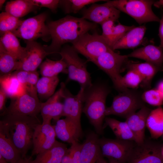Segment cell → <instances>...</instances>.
<instances>
[{"mask_svg": "<svg viewBox=\"0 0 163 163\" xmlns=\"http://www.w3.org/2000/svg\"><path fill=\"white\" fill-rule=\"evenodd\" d=\"M52 41L49 46L44 45L50 54L59 53L66 43H72L84 34L94 30L97 24L88 21L82 17L67 15L58 20L49 21L47 24Z\"/></svg>", "mask_w": 163, "mask_h": 163, "instance_id": "1", "label": "cell"}, {"mask_svg": "<svg viewBox=\"0 0 163 163\" xmlns=\"http://www.w3.org/2000/svg\"><path fill=\"white\" fill-rule=\"evenodd\" d=\"M0 121V129L3 130L21 154L22 158L33 146L35 128L41 123L37 117L6 114Z\"/></svg>", "mask_w": 163, "mask_h": 163, "instance_id": "2", "label": "cell"}, {"mask_svg": "<svg viewBox=\"0 0 163 163\" xmlns=\"http://www.w3.org/2000/svg\"><path fill=\"white\" fill-rule=\"evenodd\" d=\"M110 91L108 84L101 81L94 82L84 90L82 112L98 135L103 133L106 100Z\"/></svg>", "mask_w": 163, "mask_h": 163, "instance_id": "3", "label": "cell"}, {"mask_svg": "<svg viewBox=\"0 0 163 163\" xmlns=\"http://www.w3.org/2000/svg\"><path fill=\"white\" fill-rule=\"evenodd\" d=\"M129 61L127 55H120L110 49L92 62L109 76L116 89L120 92L128 89L124 85L120 73L126 69Z\"/></svg>", "mask_w": 163, "mask_h": 163, "instance_id": "4", "label": "cell"}, {"mask_svg": "<svg viewBox=\"0 0 163 163\" xmlns=\"http://www.w3.org/2000/svg\"><path fill=\"white\" fill-rule=\"evenodd\" d=\"M59 53L67 65V81H76L81 88L84 89L92 85L91 74L87 69V61L79 57L78 53L72 46L64 45Z\"/></svg>", "mask_w": 163, "mask_h": 163, "instance_id": "5", "label": "cell"}, {"mask_svg": "<svg viewBox=\"0 0 163 163\" xmlns=\"http://www.w3.org/2000/svg\"><path fill=\"white\" fill-rule=\"evenodd\" d=\"M152 0H114L106 3L129 15L139 24L150 22H159L160 19L153 12Z\"/></svg>", "mask_w": 163, "mask_h": 163, "instance_id": "6", "label": "cell"}, {"mask_svg": "<svg viewBox=\"0 0 163 163\" xmlns=\"http://www.w3.org/2000/svg\"><path fill=\"white\" fill-rule=\"evenodd\" d=\"M142 93L135 89L129 88L120 92L113 98L111 105L106 108L105 116L113 115L126 119L145 106Z\"/></svg>", "mask_w": 163, "mask_h": 163, "instance_id": "7", "label": "cell"}, {"mask_svg": "<svg viewBox=\"0 0 163 163\" xmlns=\"http://www.w3.org/2000/svg\"><path fill=\"white\" fill-rule=\"evenodd\" d=\"M47 15L45 13L23 20L18 27L12 32L25 40L35 41L41 38L45 42L51 39L49 28L45 24Z\"/></svg>", "mask_w": 163, "mask_h": 163, "instance_id": "8", "label": "cell"}, {"mask_svg": "<svg viewBox=\"0 0 163 163\" xmlns=\"http://www.w3.org/2000/svg\"><path fill=\"white\" fill-rule=\"evenodd\" d=\"M72 44L78 53L92 62L104 53L112 49L107 44L101 35L97 32L92 34L87 32Z\"/></svg>", "mask_w": 163, "mask_h": 163, "instance_id": "9", "label": "cell"}, {"mask_svg": "<svg viewBox=\"0 0 163 163\" xmlns=\"http://www.w3.org/2000/svg\"><path fill=\"white\" fill-rule=\"evenodd\" d=\"M99 142L104 157L118 163L127 162L136 143L134 141L104 137L99 138Z\"/></svg>", "mask_w": 163, "mask_h": 163, "instance_id": "10", "label": "cell"}, {"mask_svg": "<svg viewBox=\"0 0 163 163\" xmlns=\"http://www.w3.org/2000/svg\"><path fill=\"white\" fill-rule=\"evenodd\" d=\"M37 95V93L26 90L22 95L11 99L9 106L1 116L6 114H14L37 117L40 112L42 103Z\"/></svg>", "mask_w": 163, "mask_h": 163, "instance_id": "11", "label": "cell"}, {"mask_svg": "<svg viewBox=\"0 0 163 163\" xmlns=\"http://www.w3.org/2000/svg\"><path fill=\"white\" fill-rule=\"evenodd\" d=\"M162 146L150 139L136 144L126 163H163Z\"/></svg>", "mask_w": 163, "mask_h": 163, "instance_id": "12", "label": "cell"}, {"mask_svg": "<svg viewBox=\"0 0 163 163\" xmlns=\"http://www.w3.org/2000/svg\"><path fill=\"white\" fill-rule=\"evenodd\" d=\"M25 42L26 46L24 53L18 61L17 70L37 71L45 58L50 54L46 51L44 45L35 41L25 40Z\"/></svg>", "mask_w": 163, "mask_h": 163, "instance_id": "13", "label": "cell"}, {"mask_svg": "<svg viewBox=\"0 0 163 163\" xmlns=\"http://www.w3.org/2000/svg\"><path fill=\"white\" fill-rule=\"evenodd\" d=\"M63 100L62 116L69 118L81 124V118L83 107V94L84 89L81 88L76 95L73 94L63 82L60 84Z\"/></svg>", "mask_w": 163, "mask_h": 163, "instance_id": "14", "label": "cell"}, {"mask_svg": "<svg viewBox=\"0 0 163 163\" xmlns=\"http://www.w3.org/2000/svg\"><path fill=\"white\" fill-rule=\"evenodd\" d=\"M54 125L40 123L35 128L32 139L33 149L31 156L45 151L53 145L56 140Z\"/></svg>", "mask_w": 163, "mask_h": 163, "instance_id": "15", "label": "cell"}, {"mask_svg": "<svg viewBox=\"0 0 163 163\" xmlns=\"http://www.w3.org/2000/svg\"><path fill=\"white\" fill-rule=\"evenodd\" d=\"M82 11V18L100 25L109 20H118L120 12L106 2L103 4L94 3Z\"/></svg>", "mask_w": 163, "mask_h": 163, "instance_id": "16", "label": "cell"}, {"mask_svg": "<svg viewBox=\"0 0 163 163\" xmlns=\"http://www.w3.org/2000/svg\"><path fill=\"white\" fill-rule=\"evenodd\" d=\"M96 133L90 132L81 144V163H107L103 156L99 144V137Z\"/></svg>", "mask_w": 163, "mask_h": 163, "instance_id": "17", "label": "cell"}, {"mask_svg": "<svg viewBox=\"0 0 163 163\" xmlns=\"http://www.w3.org/2000/svg\"><path fill=\"white\" fill-rule=\"evenodd\" d=\"M54 128L56 136L71 144L78 142L82 135L81 124L67 117L56 121Z\"/></svg>", "mask_w": 163, "mask_h": 163, "instance_id": "18", "label": "cell"}, {"mask_svg": "<svg viewBox=\"0 0 163 163\" xmlns=\"http://www.w3.org/2000/svg\"><path fill=\"white\" fill-rule=\"evenodd\" d=\"M62 89H59L44 102L42 103L40 112L43 119L42 124H51L53 119L57 121L62 116L63 109Z\"/></svg>", "mask_w": 163, "mask_h": 163, "instance_id": "19", "label": "cell"}, {"mask_svg": "<svg viewBox=\"0 0 163 163\" xmlns=\"http://www.w3.org/2000/svg\"><path fill=\"white\" fill-rule=\"evenodd\" d=\"M145 106L137 112L128 117L126 122L133 133L135 138V142L140 144L145 139V132L147 119L151 111Z\"/></svg>", "mask_w": 163, "mask_h": 163, "instance_id": "20", "label": "cell"}, {"mask_svg": "<svg viewBox=\"0 0 163 163\" xmlns=\"http://www.w3.org/2000/svg\"><path fill=\"white\" fill-rule=\"evenodd\" d=\"M101 25L102 31L101 35L112 50L116 43L126 32L136 27L134 25H123L119 22L118 20H112L106 21Z\"/></svg>", "mask_w": 163, "mask_h": 163, "instance_id": "21", "label": "cell"}, {"mask_svg": "<svg viewBox=\"0 0 163 163\" xmlns=\"http://www.w3.org/2000/svg\"><path fill=\"white\" fill-rule=\"evenodd\" d=\"M128 57H133L144 60L163 70V48L153 44H149L137 49L127 55Z\"/></svg>", "mask_w": 163, "mask_h": 163, "instance_id": "22", "label": "cell"}, {"mask_svg": "<svg viewBox=\"0 0 163 163\" xmlns=\"http://www.w3.org/2000/svg\"><path fill=\"white\" fill-rule=\"evenodd\" d=\"M146 28L145 25L136 26L126 32L116 43L113 50L133 49L142 43Z\"/></svg>", "mask_w": 163, "mask_h": 163, "instance_id": "23", "label": "cell"}, {"mask_svg": "<svg viewBox=\"0 0 163 163\" xmlns=\"http://www.w3.org/2000/svg\"><path fill=\"white\" fill-rule=\"evenodd\" d=\"M126 69L133 70L140 75L142 81L140 86L145 89L150 88L153 77L158 72L161 71L158 68L151 63L146 62L136 63L129 60L126 64Z\"/></svg>", "mask_w": 163, "mask_h": 163, "instance_id": "24", "label": "cell"}, {"mask_svg": "<svg viewBox=\"0 0 163 163\" xmlns=\"http://www.w3.org/2000/svg\"><path fill=\"white\" fill-rule=\"evenodd\" d=\"M68 149L65 144L56 140L51 148L37 155L30 163H60Z\"/></svg>", "mask_w": 163, "mask_h": 163, "instance_id": "25", "label": "cell"}, {"mask_svg": "<svg viewBox=\"0 0 163 163\" xmlns=\"http://www.w3.org/2000/svg\"><path fill=\"white\" fill-rule=\"evenodd\" d=\"M0 85L8 97L11 99L20 96L26 91L12 73L0 76Z\"/></svg>", "mask_w": 163, "mask_h": 163, "instance_id": "26", "label": "cell"}, {"mask_svg": "<svg viewBox=\"0 0 163 163\" xmlns=\"http://www.w3.org/2000/svg\"><path fill=\"white\" fill-rule=\"evenodd\" d=\"M0 154L8 163H16L22 158L9 138L0 129Z\"/></svg>", "mask_w": 163, "mask_h": 163, "instance_id": "27", "label": "cell"}, {"mask_svg": "<svg viewBox=\"0 0 163 163\" xmlns=\"http://www.w3.org/2000/svg\"><path fill=\"white\" fill-rule=\"evenodd\" d=\"M104 129L108 126L112 129L117 139L135 142V137L126 121H120L115 119L105 117Z\"/></svg>", "mask_w": 163, "mask_h": 163, "instance_id": "28", "label": "cell"}, {"mask_svg": "<svg viewBox=\"0 0 163 163\" xmlns=\"http://www.w3.org/2000/svg\"><path fill=\"white\" fill-rule=\"evenodd\" d=\"M146 127L152 138L156 139L163 135V108L161 106L151 110Z\"/></svg>", "mask_w": 163, "mask_h": 163, "instance_id": "29", "label": "cell"}, {"mask_svg": "<svg viewBox=\"0 0 163 163\" xmlns=\"http://www.w3.org/2000/svg\"><path fill=\"white\" fill-rule=\"evenodd\" d=\"M37 7L31 0H11L6 3L5 11L18 18L23 17L33 11Z\"/></svg>", "mask_w": 163, "mask_h": 163, "instance_id": "30", "label": "cell"}, {"mask_svg": "<svg viewBox=\"0 0 163 163\" xmlns=\"http://www.w3.org/2000/svg\"><path fill=\"white\" fill-rule=\"evenodd\" d=\"M17 37L12 32H7L1 36L0 43L7 52L19 61L24 55L25 47L21 46Z\"/></svg>", "mask_w": 163, "mask_h": 163, "instance_id": "31", "label": "cell"}, {"mask_svg": "<svg viewBox=\"0 0 163 163\" xmlns=\"http://www.w3.org/2000/svg\"><path fill=\"white\" fill-rule=\"evenodd\" d=\"M40 72L42 76L53 77L61 73L68 74V70L66 64L62 59L54 61L46 58L40 66Z\"/></svg>", "mask_w": 163, "mask_h": 163, "instance_id": "32", "label": "cell"}, {"mask_svg": "<svg viewBox=\"0 0 163 163\" xmlns=\"http://www.w3.org/2000/svg\"><path fill=\"white\" fill-rule=\"evenodd\" d=\"M59 82L57 76L53 77L42 76L39 79L36 89L38 97L43 99H48L54 94Z\"/></svg>", "mask_w": 163, "mask_h": 163, "instance_id": "33", "label": "cell"}, {"mask_svg": "<svg viewBox=\"0 0 163 163\" xmlns=\"http://www.w3.org/2000/svg\"><path fill=\"white\" fill-rule=\"evenodd\" d=\"M18 60L0 43V76L11 74L17 69Z\"/></svg>", "mask_w": 163, "mask_h": 163, "instance_id": "34", "label": "cell"}, {"mask_svg": "<svg viewBox=\"0 0 163 163\" xmlns=\"http://www.w3.org/2000/svg\"><path fill=\"white\" fill-rule=\"evenodd\" d=\"M22 21L6 11L1 13L0 14V36L7 32H13L16 30Z\"/></svg>", "mask_w": 163, "mask_h": 163, "instance_id": "35", "label": "cell"}, {"mask_svg": "<svg viewBox=\"0 0 163 163\" xmlns=\"http://www.w3.org/2000/svg\"><path fill=\"white\" fill-rule=\"evenodd\" d=\"M107 1L101 0H60L59 6L65 13H76L81 11L86 5L99 2Z\"/></svg>", "mask_w": 163, "mask_h": 163, "instance_id": "36", "label": "cell"}, {"mask_svg": "<svg viewBox=\"0 0 163 163\" xmlns=\"http://www.w3.org/2000/svg\"><path fill=\"white\" fill-rule=\"evenodd\" d=\"M143 101L154 106H160L163 104V94L157 89L147 90L142 94Z\"/></svg>", "mask_w": 163, "mask_h": 163, "instance_id": "37", "label": "cell"}, {"mask_svg": "<svg viewBox=\"0 0 163 163\" xmlns=\"http://www.w3.org/2000/svg\"><path fill=\"white\" fill-rule=\"evenodd\" d=\"M142 79L140 75L136 71L129 69L123 77V82L124 86L127 88L135 89L141 84Z\"/></svg>", "mask_w": 163, "mask_h": 163, "instance_id": "38", "label": "cell"}, {"mask_svg": "<svg viewBox=\"0 0 163 163\" xmlns=\"http://www.w3.org/2000/svg\"><path fill=\"white\" fill-rule=\"evenodd\" d=\"M35 5L37 7H45L49 8L53 12L56 11L59 6V0H31Z\"/></svg>", "mask_w": 163, "mask_h": 163, "instance_id": "39", "label": "cell"}, {"mask_svg": "<svg viewBox=\"0 0 163 163\" xmlns=\"http://www.w3.org/2000/svg\"><path fill=\"white\" fill-rule=\"evenodd\" d=\"M39 74L37 71L29 72L27 80V90L30 92L37 93L36 86L39 79Z\"/></svg>", "mask_w": 163, "mask_h": 163, "instance_id": "40", "label": "cell"}, {"mask_svg": "<svg viewBox=\"0 0 163 163\" xmlns=\"http://www.w3.org/2000/svg\"><path fill=\"white\" fill-rule=\"evenodd\" d=\"M29 72L23 70H18L12 73L26 89L28 88L27 80Z\"/></svg>", "mask_w": 163, "mask_h": 163, "instance_id": "41", "label": "cell"}, {"mask_svg": "<svg viewBox=\"0 0 163 163\" xmlns=\"http://www.w3.org/2000/svg\"><path fill=\"white\" fill-rule=\"evenodd\" d=\"M81 144L78 142L71 144V148L72 157L69 163H81L80 158V150Z\"/></svg>", "mask_w": 163, "mask_h": 163, "instance_id": "42", "label": "cell"}, {"mask_svg": "<svg viewBox=\"0 0 163 163\" xmlns=\"http://www.w3.org/2000/svg\"><path fill=\"white\" fill-rule=\"evenodd\" d=\"M7 95L3 88L0 87V115H2L6 112L7 108L5 107Z\"/></svg>", "mask_w": 163, "mask_h": 163, "instance_id": "43", "label": "cell"}, {"mask_svg": "<svg viewBox=\"0 0 163 163\" xmlns=\"http://www.w3.org/2000/svg\"><path fill=\"white\" fill-rule=\"evenodd\" d=\"M72 157L71 148L68 149L66 152L62 157L60 163H69L71 161Z\"/></svg>", "mask_w": 163, "mask_h": 163, "instance_id": "44", "label": "cell"}, {"mask_svg": "<svg viewBox=\"0 0 163 163\" xmlns=\"http://www.w3.org/2000/svg\"><path fill=\"white\" fill-rule=\"evenodd\" d=\"M158 35L160 40L159 46L163 48V14L161 16L159 21Z\"/></svg>", "mask_w": 163, "mask_h": 163, "instance_id": "45", "label": "cell"}, {"mask_svg": "<svg viewBox=\"0 0 163 163\" xmlns=\"http://www.w3.org/2000/svg\"><path fill=\"white\" fill-rule=\"evenodd\" d=\"M31 156L28 158L26 157L24 158H22L20 159L16 163H30V161L31 160Z\"/></svg>", "mask_w": 163, "mask_h": 163, "instance_id": "46", "label": "cell"}, {"mask_svg": "<svg viewBox=\"0 0 163 163\" xmlns=\"http://www.w3.org/2000/svg\"><path fill=\"white\" fill-rule=\"evenodd\" d=\"M153 5L156 8H159L163 7V0H159L155 1Z\"/></svg>", "mask_w": 163, "mask_h": 163, "instance_id": "47", "label": "cell"}, {"mask_svg": "<svg viewBox=\"0 0 163 163\" xmlns=\"http://www.w3.org/2000/svg\"><path fill=\"white\" fill-rule=\"evenodd\" d=\"M157 89L163 94V80L159 82Z\"/></svg>", "mask_w": 163, "mask_h": 163, "instance_id": "48", "label": "cell"}, {"mask_svg": "<svg viewBox=\"0 0 163 163\" xmlns=\"http://www.w3.org/2000/svg\"><path fill=\"white\" fill-rule=\"evenodd\" d=\"M0 163H8L6 159L0 154Z\"/></svg>", "mask_w": 163, "mask_h": 163, "instance_id": "49", "label": "cell"}, {"mask_svg": "<svg viewBox=\"0 0 163 163\" xmlns=\"http://www.w3.org/2000/svg\"><path fill=\"white\" fill-rule=\"evenodd\" d=\"M6 0H0V10L2 9V7L3 5L4 4Z\"/></svg>", "mask_w": 163, "mask_h": 163, "instance_id": "50", "label": "cell"}, {"mask_svg": "<svg viewBox=\"0 0 163 163\" xmlns=\"http://www.w3.org/2000/svg\"><path fill=\"white\" fill-rule=\"evenodd\" d=\"M109 162L107 163H118L116 161L113 159H109Z\"/></svg>", "mask_w": 163, "mask_h": 163, "instance_id": "51", "label": "cell"}, {"mask_svg": "<svg viewBox=\"0 0 163 163\" xmlns=\"http://www.w3.org/2000/svg\"><path fill=\"white\" fill-rule=\"evenodd\" d=\"M161 153L163 158V146H162L161 148Z\"/></svg>", "mask_w": 163, "mask_h": 163, "instance_id": "52", "label": "cell"}, {"mask_svg": "<svg viewBox=\"0 0 163 163\" xmlns=\"http://www.w3.org/2000/svg\"></svg>", "mask_w": 163, "mask_h": 163, "instance_id": "53", "label": "cell"}]
</instances>
